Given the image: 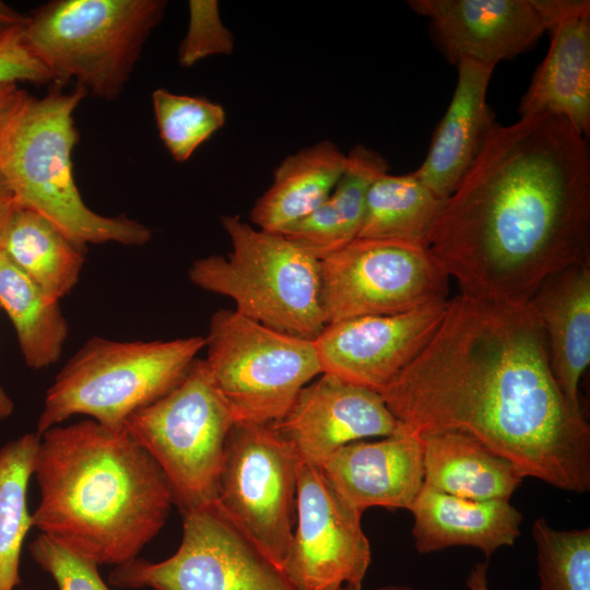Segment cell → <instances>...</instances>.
<instances>
[{"mask_svg": "<svg viewBox=\"0 0 590 590\" xmlns=\"http://www.w3.org/2000/svg\"><path fill=\"white\" fill-rule=\"evenodd\" d=\"M377 392L405 434L462 432L524 477L590 489V426L555 381L530 300L453 296L424 350Z\"/></svg>", "mask_w": 590, "mask_h": 590, "instance_id": "1", "label": "cell"}, {"mask_svg": "<svg viewBox=\"0 0 590 590\" xmlns=\"http://www.w3.org/2000/svg\"><path fill=\"white\" fill-rule=\"evenodd\" d=\"M426 247L459 294L496 302H528L552 274L590 262L586 137L550 115L495 125Z\"/></svg>", "mask_w": 590, "mask_h": 590, "instance_id": "2", "label": "cell"}, {"mask_svg": "<svg viewBox=\"0 0 590 590\" xmlns=\"http://www.w3.org/2000/svg\"><path fill=\"white\" fill-rule=\"evenodd\" d=\"M39 437L33 527L98 566L137 558L174 505L153 458L125 428L91 418Z\"/></svg>", "mask_w": 590, "mask_h": 590, "instance_id": "3", "label": "cell"}, {"mask_svg": "<svg viewBox=\"0 0 590 590\" xmlns=\"http://www.w3.org/2000/svg\"><path fill=\"white\" fill-rule=\"evenodd\" d=\"M86 94L79 85L70 91L56 85L42 98L31 95L10 134L0 170L16 205L46 217L78 247L145 245L152 237L145 225L126 215L92 211L78 190L71 160L79 141L74 111Z\"/></svg>", "mask_w": 590, "mask_h": 590, "instance_id": "4", "label": "cell"}, {"mask_svg": "<svg viewBox=\"0 0 590 590\" xmlns=\"http://www.w3.org/2000/svg\"><path fill=\"white\" fill-rule=\"evenodd\" d=\"M205 338L120 342L87 340L46 391L36 434L84 415L106 427L125 428L134 412L156 402L186 377Z\"/></svg>", "mask_w": 590, "mask_h": 590, "instance_id": "5", "label": "cell"}, {"mask_svg": "<svg viewBox=\"0 0 590 590\" xmlns=\"http://www.w3.org/2000/svg\"><path fill=\"white\" fill-rule=\"evenodd\" d=\"M164 0H52L27 15L23 38L56 85L74 80L95 97L123 91Z\"/></svg>", "mask_w": 590, "mask_h": 590, "instance_id": "6", "label": "cell"}, {"mask_svg": "<svg viewBox=\"0 0 590 590\" xmlns=\"http://www.w3.org/2000/svg\"><path fill=\"white\" fill-rule=\"evenodd\" d=\"M227 256L197 259L188 271L198 287L231 298L235 311L271 329L315 340L327 326L320 304V261L281 233L223 215Z\"/></svg>", "mask_w": 590, "mask_h": 590, "instance_id": "7", "label": "cell"}, {"mask_svg": "<svg viewBox=\"0 0 590 590\" xmlns=\"http://www.w3.org/2000/svg\"><path fill=\"white\" fill-rule=\"evenodd\" d=\"M203 359L236 422L274 424L299 391L322 374L314 340L291 335L234 309L215 311Z\"/></svg>", "mask_w": 590, "mask_h": 590, "instance_id": "8", "label": "cell"}, {"mask_svg": "<svg viewBox=\"0 0 590 590\" xmlns=\"http://www.w3.org/2000/svg\"><path fill=\"white\" fill-rule=\"evenodd\" d=\"M229 408L197 358L184 380L126 421L127 433L153 458L185 512L217 499Z\"/></svg>", "mask_w": 590, "mask_h": 590, "instance_id": "9", "label": "cell"}, {"mask_svg": "<svg viewBox=\"0 0 590 590\" xmlns=\"http://www.w3.org/2000/svg\"><path fill=\"white\" fill-rule=\"evenodd\" d=\"M181 515V542L172 556L115 566L109 583L153 590H296L216 500Z\"/></svg>", "mask_w": 590, "mask_h": 590, "instance_id": "10", "label": "cell"}, {"mask_svg": "<svg viewBox=\"0 0 590 590\" xmlns=\"http://www.w3.org/2000/svg\"><path fill=\"white\" fill-rule=\"evenodd\" d=\"M449 281L425 246L356 238L320 260L326 324L447 300Z\"/></svg>", "mask_w": 590, "mask_h": 590, "instance_id": "11", "label": "cell"}, {"mask_svg": "<svg viewBox=\"0 0 590 590\" xmlns=\"http://www.w3.org/2000/svg\"><path fill=\"white\" fill-rule=\"evenodd\" d=\"M297 475L298 460L272 424L234 423L216 502L281 569L296 522Z\"/></svg>", "mask_w": 590, "mask_h": 590, "instance_id": "12", "label": "cell"}, {"mask_svg": "<svg viewBox=\"0 0 590 590\" xmlns=\"http://www.w3.org/2000/svg\"><path fill=\"white\" fill-rule=\"evenodd\" d=\"M362 515L322 468L298 462L296 522L282 564L296 590H362L371 562Z\"/></svg>", "mask_w": 590, "mask_h": 590, "instance_id": "13", "label": "cell"}, {"mask_svg": "<svg viewBox=\"0 0 590 590\" xmlns=\"http://www.w3.org/2000/svg\"><path fill=\"white\" fill-rule=\"evenodd\" d=\"M447 300L416 309L327 324L314 340L322 373L375 391L384 388L427 345Z\"/></svg>", "mask_w": 590, "mask_h": 590, "instance_id": "14", "label": "cell"}, {"mask_svg": "<svg viewBox=\"0 0 590 590\" xmlns=\"http://www.w3.org/2000/svg\"><path fill=\"white\" fill-rule=\"evenodd\" d=\"M272 425L298 462L319 468L341 447L388 437L400 427L377 391L324 373L307 384Z\"/></svg>", "mask_w": 590, "mask_h": 590, "instance_id": "15", "label": "cell"}, {"mask_svg": "<svg viewBox=\"0 0 590 590\" xmlns=\"http://www.w3.org/2000/svg\"><path fill=\"white\" fill-rule=\"evenodd\" d=\"M551 33L548 51L523 95L521 116L550 115L590 133V2L535 0Z\"/></svg>", "mask_w": 590, "mask_h": 590, "instance_id": "16", "label": "cell"}, {"mask_svg": "<svg viewBox=\"0 0 590 590\" xmlns=\"http://www.w3.org/2000/svg\"><path fill=\"white\" fill-rule=\"evenodd\" d=\"M429 20L447 59L496 66L530 48L546 32L535 0H412Z\"/></svg>", "mask_w": 590, "mask_h": 590, "instance_id": "17", "label": "cell"}, {"mask_svg": "<svg viewBox=\"0 0 590 590\" xmlns=\"http://www.w3.org/2000/svg\"><path fill=\"white\" fill-rule=\"evenodd\" d=\"M423 439L398 430L378 441L337 450L322 470L362 514L371 507L409 509L424 484Z\"/></svg>", "mask_w": 590, "mask_h": 590, "instance_id": "18", "label": "cell"}, {"mask_svg": "<svg viewBox=\"0 0 590 590\" xmlns=\"http://www.w3.org/2000/svg\"><path fill=\"white\" fill-rule=\"evenodd\" d=\"M449 106L438 123L417 178L446 200L475 161L495 123L486 96L494 66L461 59Z\"/></svg>", "mask_w": 590, "mask_h": 590, "instance_id": "19", "label": "cell"}, {"mask_svg": "<svg viewBox=\"0 0 590 590\" xmlns=\"http://www.w3.org/2000/svg\"><path fill=\"white\" fill-rule=\"evenodd\" d=\"M408 510L414 517L412 535L420 554L471 546L487 559L515 544L523 518L509 499L473 500L424 484Z\"/></svg>", "mask_w": 590, "mask_h": 590, "instance_id": "20", "label": "cell"}, {"mask_svg": "<svg viewBox=\"0 0 590 590\" xmlns=\"http://www.w3.org/2000/svg\"><path fill=\"white\" fill-rule=\"evenodd\" d=\"M544 330L555 381L582 412L579 382L590 363V262L558 271L530 299Z\"/></svg>", "mask_w": 590, "mask_h": 590, "instance_id": "21", "label": "cell"}, {"mask_svg": "<svg viewBox=\"0 0 590 590\" xmlns=\"http://www.w3.org/2000/svg\"><path fill=\"white\" fill-rule=\"evenodd\" d=\"M423 439L424 485L473 500L509 499L524 476L473 436L449 430Z\"/></svg>", "mask_w": 590, "mask_h": 590, "instance_id": "22", "label": "cell"}, {"mask_svg": "<svg viewBox=\"0 0 590 590\" xmlns=\"http://www.w3.org/2000/svg\"><path fill=\"white\" fill-rule=\"evenodd\" d=\"M388 170L377 152L356 144L346 154V165L331 194L311 213L281 234L319 261L357 238L371 182Z\"/></svg>", "mask_w": 590, "mask_h": 590, "instance_id": "23", "label": "cell"}, {"mask_svg": "<svg viewBox=\"0 0 590 590\" xmlns=\"http://www.w3.org/2000/svg\"><path fill=\"white\" fill-rule=\"evenodd\" d=\"M345 165L346 154L328 140L288 155L255 203L250 220L260 229L281 233L326 201Z\"/></svg>", "mask_w": 590, "mask_h": 590, "instance_id": "24", "label": "cell"}, {"mask_svg": "<svg viewBox=\"0 0 590 590\" xmlns=\"http://www.w3.org/2000/svg\"><path fill=\"white\" fill-rule=\"evenodd\" d=\"M84 251L46 217L16 205L1 252L49 297L60 300L79 281Z\"/></svg>", "mask_w": 590, "mask_h": 590, "instance_id": "25", "label": "cell"}, {"mask_svg": "<svg viewBox=\"0 0 590 590\" xmlns=\"http://www.w3.org/2000/svg\"><path fill=\"white\" fill-rule=\"evenodd\" d=\"M0 308L10 318L24 362L30 368L54 365L62 353L69 326L59 300L0 253Z\"/></svg>", "mask_w": 590, "mask_h": 590, "instance_id": "26", "label": "cell"}, {"mask_svg": "<svg viewBox=\"0 0 590 590\" xmlns=\"http://www.w3.org/2000/svg\"><path fill=\"white\" fill-rule=\"evenodd\" d=\"M445 200L415 175H379L370 185L357 238L425 246Z\"/></svg>", "mask_w": 590, "mask_h": 590, "instance_id": "27", "label": "cell"}, {"mask_svg": "<svg viewBox=\"0 0 590 590\" xmlns=\"http://www.w3.org/2000/svg\"><path fill=\"white\" fill-rule=\"evenodd\" d=\"M39 438L36 433H26L0 447V590H15L21 585L23 543L33 528L27 487Z\"/></svg>", "mask_w": 590, "mask_h": 590, "instance_id": "28", "label": "cell"}, {"mask_svg": "<svg viewBox=\"0 0 590 590\" xmlns=\"http://www.w3.org/2000/svg\"><path fill=\"white\" fill-rule=\"evenodd\" d=\"M152 105L160 138L178 163L189 160L226 121L220 104L166 88L152 93Z\"/></svg>", "mask_w": 590, "mask_h": 590, "instance_id": "29", "label": "cell"}, {"mask_svg": "<svg viewBox=\"0 0 590 590\" xmlns=\"http://www.w3.org/2000/svg\"><path fill=\"white\" fill-rule=\"evenodd\" d=\"M540 590H590V529L557 530L544 518L532 526Z\"/></svg>", "mask_w": 590, "mask_h": 590, "instance_id": "30", "label": "cell"}, {"mask_svg": "<svg viewBox=\"0 0 590 590\" xmlns=\"http://www.w3.org/2000/svg\"><path fill=\"white\" fill-rule=\"evenodd\" d=\"M33 560L55 580L59 590H110L98 565L39 533L30 544Z\"/></svg>", "mask_w": 590, "mask_h": 590, "instance_id": "31", "label": "cell"}, {"mask_svg": "<svg viewBox=\"0 0 590 590\" xmlns=\"http://www.w3.org/2000/svg\"><path fill=\"white\" fill-rule=\"evenodd\" d=\"M189 24L178 48L181 67H192L212 55H231L234 50L233 34L224 26L215 0L189 1Z\"/></svg>", "mask_w": 590, "mask_h": 590, "instance_id": "32", "label": "cell"}, {"mask_svg": "<svg viewBox=\"0 0 590 590\" xmlns=\"http://www.w3.org/2000/svg\"><path fill=\"white\" fill-rule=\"evenodd\" d=\"M23 28L0 38V84L54 82L49 70L25 44Z\"/></svg>", "mask_w": 590, "mask_h": 590, "instance_id": "33", "label": "cell"}, {"mask_svg": "<svg viewBox=\"0 0 590 590\" xmlns=\"http://www.w3.org/2000/svg\"><path fill=\"white\" fill-rule=\"evenodd\" d=\"M30 96L19 84H0V161L13 127Z\"/></svg>", "mask_w": 590, "mask_h": 590, "instance_id": "34", "label": "cell"}, {"mask_svg": "<svg viewBox=\"0 0 590 590\" xmlns=\"http://www.w3.org/2000/svg\"><path fill=\"white\" fill-rule=\"evenodd\" d=\"M16 208L13 193L0 170V253L12 214Z\"/></svg>", "mask_w": 590, "mask_h": 590, "instance_id": "35", "label": "cell"}, {"mask_svg": "<svg viewBox=\"0 0 590 590\" xmlns=\"http://www.w3.org/2000/svg\"><path fill=\"white\" fill-rule=\"evenodd\" d=\"M27 21V15L14 10L8 3L0 1V38L22 30Z\"/></svg>", "mask_w": 590, "mask_h": 590, "instance_id": "36", "label": "cell"}, {"mask_svg": "<svg viewBox=\"0 0 590 590\" xmlns=\"http://www.w3.org/2000/svg\"><path fill=\"white\" fill-rule=\"evenodd\" d=\"M487 560L476 563L470 570L465 580L467 590H489Z\"/></svg>", "mask_w": 590, "mask_h": 590, "instance_id": "37", "label": "cell"}, {"mask_svg": "<svg viewBox=\"0 0 590 590\" xmlns=\"http://www.w3.org/2000/svg\"><path fill=\"white\" fill-rule=\"evenodd\" d=\"M14 411V402L0 385V421L8 418Z\"/></svg>", "mask_w": 590, "mask_h": 590, "instance_id": "38", "label": "cell"}, {"mask_svg": "<svg viewBox=\"0 0 590 590\" xmlns=\"http://www.w3.org/2000/svg\"><path fill=\"white\" fill-rule=\"evenodd\" d=\"M376 590H415L408 586H400V585H388L377 588Z\"/></svg>", "mask_w": 590, "mask_h": 590, "instance_id": "39", "label": "cell"}, {"mask_svg": "<svg viewBox=\"0 0 590 590\" xmlns=\"http://www.w3.org/2000/svg\"><path fill=\"white\" fill-rule=\"evenodd\" d=\"M340 590H359V589H356V588H354L352 586H344Z\"/></svg>", "mask_w": 590, "mask_h": 590, "instance_id": "40", "label": "cell"}, {"mask_svg": "<svg viewBox=\"0 0 590 590\" xmlns=\"http://www.w3.org/2000/svg\"><path fill=\"white\" fill-rule=\"evenodd\" d=\"M25 590H33V589H25Z\"/></svg>", "mask_w": 590, "mask_h": 590, "instance_id": "41", "label": "cell"}]
</instances>
